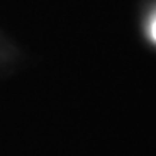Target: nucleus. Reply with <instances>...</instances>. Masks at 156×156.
Returning a JSON list of instances; mask_svg holds the SVG:
<instances>
[{"instance_id":"1","label":"nucleus","mask_w":156,"mask_h":156,"mask_svg":"<svg viewBox=\"0 0 156 156\" xmlns=\"http://www.w3.org/2000/svg\"><path fill=\"white\" fill-rule=\"evenodd\" d=\"M152 36H153V39L156 41V20L153 22V25H152Z\"/></svg>"}]
</instances>
